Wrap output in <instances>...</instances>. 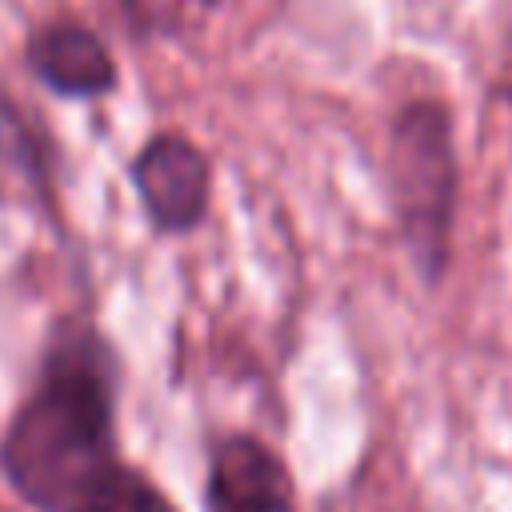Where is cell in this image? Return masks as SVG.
Listing matches in <instances>:
<instances>
[{
    "mask_svg": "<svg viewBox=\"0 0 512 512\" xmlns=\"http://www.w3.org/2000/svg\"><path fill=\"white\" fill-rule=\"evenodd\" d=\"M0 472L36 512H176L116 448V356L84 320L52 332L0 436Z\"/></svg>",
    "mask_w": 512,
    "mask_h": 512,
    "instance_id": "obj_1",
    "label": "cell"
},
{
    "mask_svg": "<svg viewBox=\"0 0 512 512\" xmlns=\"http://www.w3.org/2000/svg\"><path fill=\"white\" fill-rule=\"evenodd\" d=\"M388 184L400 244L424 284H440L452 260V224L460 164L452 144V116L436 100H412L392 120Z\"/></svg>",
    "mask_w": 512,
    "mask_h": 512,
    "instance_id": "obj_2",
    "label": "cell"
},
{
    "mask_svg": "<svg viewBox=\"0 0 512 512\" xmlns=\"http://www.w3.org/2000/svg\"><path fill=\"white\" fill-rule=\"evenodd\" d=\"M132 188L160 236H188L208 216L212 164L188 136L156 132L132 156Z\"/></svg>",
    "mask_w": 512,
    "mask_h": 512,
    "instance_id": "obj_3",
    "label": "cell"
},
{
    "mask_svg": "<svg viewBox=\"0 0 512 512\" xmlns=\"http://www.w3.org/2000/svg\"><path fill=\"white\" fill-rule=\"evenodd\" d=\"M208 512H296L288 464L252 432H228L208 452Z\"/></svg>",
    "mask_w": 512,
    "mask_h": 512,
    "instance_id": "obj_4",
    "label": "cell"
},
{
    "mask_svg": "<svg viewBox=\"0 0 512 512\" xmlns=\"http://www.w3.org/2000/svg\"><path fill=\"white\" fill-rule=\"evenodd\" d=\"M28 68L60 96H104L116 88V64L84 24H48L28 40Z\"/></svg>",
    "mask_w": 512,
    "mask_h": 512,
    "instance_id": "obj_5",
    "label": "cell"
}]
</instances>
